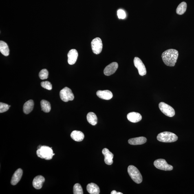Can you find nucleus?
Returning <instances> with one entry per match:
<instances>
[{"label": "nucleus", "mask_w": 194, "mask_h": 194, "mask_svg": "<svg viewBox=\"0 0 194 194\" xmlns=\"http://www.w3.org/2000/svg\"><path fill=\"white\" fill-rule=\"evenodd\" d=\"M83 189L81 185L80 184H75L74 186V194H83Z\"/></svg>", "instance_id": "nucleus-25"}, {"label": "nucleus", "mask_w": 194, "mask_h": 194, "mask_svg": "<svg viewBox=\"0 0 194 194\" xmlns=\"http://www.w3.org/2000/svg\"><path fill=\"white\" fill-rule=\"evenodd\" d=\"M36 153L38 157L46 160H51L55 155L52 148L46 146H42L40 149H38Z\"/></svg>", "instance_id": "nucleus-2"}, {"label": "nucleus", "mask_w": 194, "mask_h": 194, "mask_svg": "<svg viewBox=\"0 0 194 194\" xmlns=\"http://www.w3.org/2000/svg\"><path fill=\"white\" fill-rule=\"evenodd\" d=\"M135 67L138 69L139 74L141 76L145 75L147 73L145 65L141 60L138 57H135L134 59Z\"/></svg>", "instance_id": "nucleus-9"}, {"label": "nucleus", "mask_w": 194, "mask_h": 194, "mask_svg": "<svg viewBox=\"0 0 194 194\" xmlns=\"http://www.w3.org/2000/svg\"><path fill=\"white\" fill-rule=\"evenodd\" d=\"M118 67V65L117 62H113L107 66L104 69V74L107 76H109L114 74L116 72Z\"/></svg>", "instance_id": "nucleus-10"}, {"label": "nucleus", "mask_w": 194, "mask_h": 194, "mask_svg": "<svg viewBox=\"0 0 194 194\" xmlns=\"http://www.w3.org/2000/svg\"><path fill=\"white\" fill-rule=\"evenodd\" d=\"M157 138L160 142L170 143L176 141L178 137L174 133L169 132H164L159 133L157 135Z\"/></svg>", "instance_id": "nucleus-3"}, {"label": "nucleus", "mask_w": 194, "mask_h": 194, "mask_svg": "<svg viewBox=\"0 0 194 194\" xmlns=\"http://www.w3.org/2000/svg\"><path fill=\"white\" fill-rule=\"evenodd\" d=\"M128 172L132 179L137 184L142 182V177L137 168L133 165H130L128 168Z\"/></svg>", "instance_id": "nucleus-4"}, {"label": "nucleus", "mask_w": 194, "mask_h": 194, "mask_svg": "<svg viewBox=\"0 0 194 194\" xmlns=\"http://www.w3.org/2000/svg\"><path fill=\"white\" fill-rule=\"evenodd\" d=\"M71 138L76 141L80 142L83 141L84 138V135L80 131H74L71 133Z\"/></svg>", "instance_id": "nucleus-18"}, {"label": "nucleus", "mask_w": 194, "mask_h": 194, "mask_svg": "<svg viewBox=\"0 0 194 194\" xmlns=\"http://www.w3.org/2000/svg\"><path fill=\"white\" fill-rule=\"evenodd\" d=\"M117 15L120 19H124L126 17V13L122 10H119L118 11Z\"/></svg>", "instance_id": "nucleus-29"}, {"label": "nucleus", "mask_w": 194, "mask_h": 194, "mask_svg": "<svg viewBox=\"0 0 194 194\" xmlns=\"http://www.w3.org/2000/svg\"><path fill=\"white\" fill-rule=\"evenodd\" d=\"M99 98L105 100H109L113 98V95L111 91L108 90H99L96 92Z\"/></svg>", "instance_id": "nucleus-14"}, {"label": "nucleus", "mask_w": 194, "mask_h": 194, "mask_svg": "<svg viewBox=\"0 0 194 194\" xmlns=\"http://www.w3.org/2000/svg\"><path fill=\"white\" fill-rule=\"evenodd\" d=\"M187 4L185 2H182L179 4L176 9V13L179 15H182L186 12Z\"/></svg>", "instance_id": "nucleus-24"}, {"label": "nucleus", "mask_w": 194, "mask_h": 194, "mask_svg": "<svg viewBox=\"0 0 194 194\" xmlns=\"http://www.w3.org/2000/svg\"><path fill=\"white\" fill-rule=\"evenodd\" d=\"M45 181V179L43 176L41 175H38L35 177L33 181V186L35 189H40L42 187Z\"/></svg>", "instance_id": "nucleus-13"}, {"label": "nucleus", "mask_w": 194, "mask_h": 194, "mask_svg": "<svg viewBox=\"0 0 194 194\" xmlns=\"http://www.w3.org/2000/svg\"><path fill=\"white\" fill-rule=\"evenodd\" d=\"M102 153L104 156V162L105 163L108 165H111L113 162V158L114 155L107 148H104L102 150Z\"/></svg>", "instance_id": "nucleus-11"}, {"label": "nucleus", "mask_w": 194, "mask_h": 194, "mask_svg": "<svg viewBox=\"0 0 194 194\" xmlns=\"http://www.w3.org/2000/svg\"><path fill=\"white\" fill-rule=\"evenodd\" d=\"M0 52L5 56H8L10 54V50L8 45L4 41H0Z\"/></svg>", "instance_id": "nucleus-21"}, {"label": "nucleus", "mask_w": 194, "mask_h": 194, "mask_svg": "<svg viewBox=\"0 0 194 194\" xmlns=\"http://www.w3.org/2000/svg\"><path fill=\"white\" fill-rule=\"evenodd\" d=\"M91 47L93 53L96 54H99L101 53L103 45L100 38H96L92 40L91 43Z\"/></svg>", "instance_id": "nucleus-8"}, {"label": "nucleus", "mask_w": 194, "mask_h": 194, "mask_svg": "<svg viewBox=\"0 0 194 194\" xmlns=\"http://www.w3.org/2000/svg\"><path fill=\"white\" fill-rule=\"evenodd\" d=\"M87 191L89 194H99L100 192V188L99 186L94 183H91L87 186Z\"/></svg>", "instance_id": "nucleus-19"}, {"label": "nucleus", "mask_w": 194, "mask_h": 194, "mask_svg": "<svg viewBox=\"0 0 194 194\" xmlns=\"http://www.w3.org/2000/svg\"><path fill=\"white\" fill-rule=\"evenodd\" d=\"M159 107L161 111L165 116L170 117L174 116L175 111L171 106L164 102H161L159 104Z\"/></svg>", "instance_id": "nucleus-6"}, {"label": "nucleus", "mask_w": 194, "mask_h": 194, "mask_svg": "<svg viewBox=\"0 0 194 194\" xmlns=\"http://www.w3.org/2000/svg\"><path fill=\"white\" fill-rule=\"evenodd\" d=\"M23 174V170L21 169H18L13 175L11 180V184L13 186L17 184L21 180Z\"/></svg>", "instance_id": "nucleus-15"}, {"label": "nucleus", "mask_w": 194, "mask_h": 194, "mask_svg": "<svg viewBox=\"0 0 194 194\" xmlns=\"http://www.w3.org/2000/svg\"><path fill=\"white\" fill-rule=\"evenodd\" d=\"M60 99L63 102H67L74 100V95L71 89L68 87H65L60 92Z\"/></svg>", "instance_id": "nucleus-5"}, {"label": "nucleus", "mask_w": 194, "mask_h": 194, "mask_svg": "<svg viewBox=\"0 0 194 194\" xmlns=\"http://www.w3.org/2000/svg\"><path fill=\"white\" fill-rule=\"evenodd\" d=\"M87 121L92 126L96 125L97 124L98 118L96 115L93 112H89L87 116Z\"/></svg>", "instance_id": "nucleus-22"}, {"label": "nucleus", "mask_w": 194, "mask_h": 194, "mask_svg": "<svg viewBox=\"0 0 194 194\" xmlns=\"http://www.w3.org/2000/svg\"><path fill=\"white\" fill-rule=\"evenodd\" d=\"M127 118L129 121L136 123L141 120L142 117L140 113L132 112L127 114Z\"/></svg>", "instance_id": "nucleus-16"}, {"label": "nucleus", "mask_w": 194, "mask_h": 194, "mask_svg": "<svg viewBox=\"0 0 194 194\" xmlns=\"http://www.w3.org/2000/svg\"><path fill=\"white\" fill-rule=\"evenodd\" d=\"M154 165L157 169L165 171H171L173 169V166L168 164L164 159H159L154 162Z\"/></svg>", "instance_id": "nucleus-7"}, {"label": "nucleus", "mask_w": 194, "mask_h": 194, "mask_svg": "<svg viewBox=\"0 0 194 194\" xmlns=\"http://www.w3.org/2000/svg\"><path fill=\"white\" fill-rule=\"evenodd\" d=\"M41 86L45 89L49 90H52V86L50 82L48 81H43L41 82Z\"/></svg>", "instance_id": "nucleus-27"}, {"label": "nucleus", "mask_w": 194, "mask_h": 194, "mask_svg": "<svg viewBox=\"0 0 194 194\" xmlns=\"http://www.w3.org/2000/svg\"><path fill=\"white\" fill-rule=\"evenodd\" d=\"M49 72L47 69H42L39 74V77L41 80L47 79L48 77Z\"/></svg>", "instance_id": "nucleus-26"}, {"label": "nucleus", "mask_w": 194, "mask_h": 194, "mask_svg": "<svg viewBox=\"0 0 194 194\" xmlns=\"http://www.w3.org/2000/svg\"><path fill=\"white\" fill-rule=\"evenodd\" d=\"M111 194H123L122 193L120 192H117L115 190L111 192Z\"/></svg>", "instance_id": "nucleus-30"}, {"label": "nucleus", "mask_w": 194, "mask_h": 194, "mask_svg": "<svg viewBox=\"0 0 194 194\" xmlns=\"http://www.w3.org/2000/svg\"><path fill=\"white\" fill-rule=\"evenodd\" d=\"M10 107V105L8 104L1 102L0 103V113H3L6 112V111L8 110Z\"/></svg>", "instance_id": "nucleus-28"}, {"label": "nucleus", "mask_w": 194, "mask_h": 194, "mask_svg": "<svg viewBox=\"0 0 194 194\" xmlns=\"http://www.w3.org/2000/svg\"><path fill=\"white\" fill-rule=\"evenodd\" d=\"M34 102L33 101L30 100L26 102L23 107V112L25 114H29L32 112L34 108Z\"/></svg>", "instance_id": "nucleus-20"}, {"label": "nucleus", "mask_w": 194, "mask_h": 194, "mask_svg": "<svg viewBox=\"0 0 194 194\" xmlns=\"http://www.w3.org/2000/svg\"><path fill=\"white\" fill-rule=\"evenodd\" d=\"M41 146H41V145H40L39 146H38V149H40V148L41 147Z\"/></svg>", "instance_id": "nucleus-31"}, {"label": "nucleus", "mask_w": 194, "mask_h": 194, "mask_svg": "<svg viewBox=\"0 0 194 194\" xmlns=\"http://www.w3.org/2000/svg\"><path fill=\"white\" fill-rule=\"evenodd\" d=\"M147 141V139L145 137H140L130 139L128 141L129 144L131 145H140L145 144Z\"/></svg>", "instance_id": "nucleus-17"}, {"label": "nucleus", "mask_w": 194, "mask_h": 194, "mask_svg": "<svg viewBox=\"0 0 194 194\" xmlns=\"http://www.w3.org/2000/svg\"><path fill=\"white\" fill-rule=\"evenodd\" d=\"M41 106L42 110L45 113L50 112L51 109V105L49 102L47 101L43 100L41 102Z\"/></svg>", "instance_id": "nucleus-23"}, {"label": "nucleus", "mask_w": 194, "mask_h": 194, "mask_svg": "<svg viewBox=\"0 0 194 194\" xmlns=\"http://www.w3.org/2000/svg\"><path fill=\"white\" fill-rule=\"evenodd\" d=\"M179 56L178 52L174 49H169L162 53L163 61L168 66H174Z\"/></svg>", "instance_id": "nucleus-1"}, {"label": "nucleus", "mask_w": 194, "mask_h": 194, "mask_svg": "<svg viewBox=\"0 0 194 194\" xmlns=\"http://www.w3.org/2000/svg\"><path fill=\"white\" fill-rule=\"evenodd\" d=\"M78 56L77 51L76 49H71L68 54V62L69 65H73L75 63Z\"/></svg>", "instance_id": "nucleus-12"}]
</instances>
